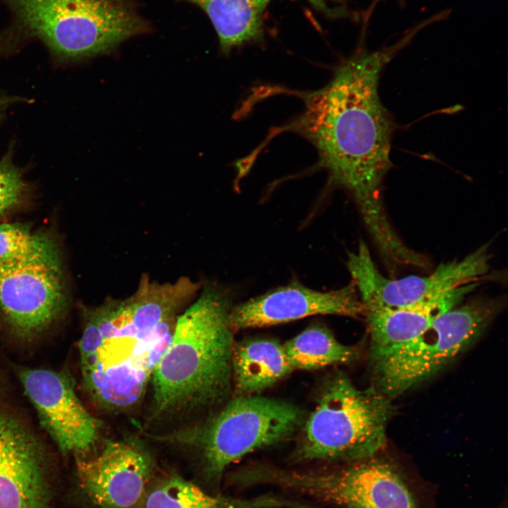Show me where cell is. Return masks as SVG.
Wrapping results in <instances>:
<instances>
[{
	"label": "cell",
	"mask_w": 508,
	"mask_h": 508,
	"mask_svg": "<svg viewBox=\"0 0 508 508\" xmlns=\"http://www.w3.org/2000/svg\"><path fill=\"white\" fill-rule=\"evenodd\" d=\"M414 39L406 30L393 44L375 51L361 49L335 69L318 90L299 93L302 113L286 129L315 147L318 166L328 181L353 198L380 253L393 252L401 239L389 222L382 188L391 169L394 125L379 95L384 68Z\"/></svg>",
	"instance_id": "1"
},
{
	"label": "cell",
	"mask_w": 508,
	"mask_h": 508,
	"mask_svg": "<svg viewBox=\"0 0 508 508\" xmlns=\"http://www.w3.org/2000/svg\"><path fill=\"white\" fill-rule=\"evenodd\" d=\"M194 296L184 277L160 283L145 274L130 296L83 306L82 381L98 406L121 412L140 402L171 342L179 315Z\"/></svg>",
	"instance_id": "2"
},
{
	"label": "cell",
	"mask_w": 508,
	"mask_h": 508,
	"mask_svg": "<svg viewBox=\"0 0 508 508\" xmlns=\"http://www.w3.org/2000/svg\"><path fill=\"white\" fill-rule=\"evenodd\" d=\"M178 316L173 338L155 368L152 418L182 416L216 406L231 388L234 332L231 293L207 283Z\"/></svg>",
	"instance_id": "3"
},
{
	"label": "cell",
	"mask_w": 508,
	"mask_h": 508,
	"mask_svg": "<svg viewBox=\"0 0 508 508\" xmlns=\"http://www.w3.org/2000/svg\"><path fill=\"white\" fill-rule=\"evenodd\" d=\"M303 418L301 410L286 401L258 394L236 396L203 421L156 439L197 452L207 480L214 484L231 464L287 439Z\"/></svg>",
	"instance_id": "4"
},
{
	"label": "cell",
	"mask_w": 508,
	"mask_h": 508,
	"mask_svg": "<svg viewBox=\"0 0 508 508\" xmlns=\"http://www.w3.org/2000/svg\"><path fill=\"white\" fill-rule=\"evenodd\" d=\"M19 23L61 60L107 53L143 32L129 0H4Z\"/></svg>",
	"instance_id": "5"
},
{
	"label": "cell",
	"mask_w": 508,
	"mask_h": 508,
	"mask_svg": "<svg viewBox=\"0 0 508 508\" xmlns=\"http://www.w3.org/2000/svg\"><path fill=\"white\" fill-rule=\"evenodd\" d=\"M392 412L389 399L374 386L361 389L337 375L305 422L297 458L353 462L375 456L385 445Z\"/></svg>",
	"instance_id": "6"
},
{
	"label": "cell",
	"mask_w": 508,
	"mask_h": 508,
	"mask_svg": "<svg viewBox=\"0 0 508 508\" xmlns=\"http://www.w3.org/2000/svg\"><path fill=\"white\" fill-rule=\"evenodd\" d=\"M501 306L481 298L454 306L418 337L370 356L373 386L390 399L430 379L478 339Z\"/></svg>",
	"instance_id": "7"
},
{
	"label": "cell",
	"mask_w": 508,
	"mask_h": 508,
	"mask_svg": "<svg viewBox=\"0 0 508 508\" xmlns=\"http://www.w3.org/2000/svg\"><path fill=\"white\" fill-rule=\"evenodd\" d=\"M256 478L260 485L298 492L340 508H419L399 470L375 456L328 471L262 466Z\"/></svg>",
	"instance_id": "8"
},
{
	"label": "cell",
	"mask_w": 508,
	"mask_h": 508,
	"mask_svg": "<svg viewBox=\"0 0 508 508\" xmlns=\"http://www.w3.org/2000/svg\"><path fill=\"white\" fill-rule=\"evenodd\" d=\"M491 242L461 260L442 263L428 276L384 277L361 241L348 255L347 267L364 308H406L448 298L461 288L478 283L488 273Z\"/></svg>",
	"instance_id": "9"
},
{
	"label": "cell",
	"mask_w": 508,
	"mask_h": 508,
	"mask_svg": "<svg viewBox=\"0 0 508 508\" xmlns=\"http://www.w3.org/2000/svg\"><path fill=\"white\" fill-rule=\"evenodd\" d=\"M68 303L61 258L0 265V311L17 336L30 339L50 327Z\"/></svg>",
	"instance_id": "10"
},
{
	"label": "cell",
	"mask_w": 508,
	"mask_h": 508,
	"mask_svg": "<svg viewBox=\"0 0 508 508\" xmlns=\"http://www.w3.org/2000/svg\"><path fill=\"white\" fill-rule=\"evenodd\" d=\"M19 377L41 425L61 452L83 454L96 446L101 422L83 405L68 373L23 368Z\"/></svg>",
	"instance_id": "11"
},
{
	"label": "cell",
	"mask_w": 508,
	"mask_h": 508,
	"mask_svg": "<svg viewBox=\"0 0 508 508\" xmlns=\"http://www.w3.org/2000/svg\"><path fill=\"white\" fill-rule=\"evenodd\" d=\"M153 464L140 442L109 440L95 457L78 461L80 483L98 508H139L147 494Z\"/></svg>",
	"instance_id": "12"
},
{
	"label": "cell",
	"mask_w": 508,
	"mask_h": 508,
	"mask_svg": "<svg viewBox=\"0 0 508 508\" xmlns=\"http://www.w3.org/2000/svg\"><path fill=\"white\" fill-rule=\"evenodd\" d=\"M364 313V306L352 282L330 291H319L292 283L233 306L229 322L236 332L289 322L315 315L358 318Z\"/></svg>",
	"instance_id": "13"
},
{
	"label": "cell",
	"mask_w": 508,
	"mask_h": 508,
	"mask_svg": "<svg viewBox=\"0 0 508 508\" xmlns=\"http://www.w3.org/2000/svg\"><path fill=\"white\" fill-rule=\"evenodd\" d=\"M43 458L35 437L0 410V508H44Z\"/></svg>",
	"instance_id": "14"
},
{
	"label": "cell",
	"mask_w": 508,
	"mask_h": 508,
	"mask_svg": "<svg viewBox=\"0 0 508 508\" xmlns=\"http://www.w3.org/2000/svg\"><path fill=\"white\" fill-rule=\"evenodd\" d=\"M201 8L210 18L223 53L262 36L264 12L271 0H184ZM329 18L346 13L340 0H308Z\"/></svg>",
	"instance_id": "15"
},
{
	"label": "cell",
	"mask_w": 508,
	"mask_h": 508,
	"mask_svg": "<svg viewBox=\"0 0 508 508\" xmlns=\"http://www.w3.org/2000/svg\"><path fill=\"white\" fill-rule=\"evenodd\" d=\"M473 288L468 285L447 299L406 308H365L370 336V356L392 349L418 337L437 316L453 308Z\"/></svg>",
	"instance_id": "16"
},
{
	"label": "cell",
	"mask_w": 508,
	"mask_h": 508,
	"mask_svg": "<svg viewBox=\"0 0 508 508\" xmlns=\"http://www.w3.org/2000/svg\"><path fill=\"white\" fill-rule=\"evenodd\" d=\"M293 370L283 345L275 340L254 339L234 344L232 382L236 396L257 395Z\"/></svg>",
	"instance_id": "17"
},
{
	"label": "cell",
	"mask_w": 508,
	"mask_h": 508,
	"mask_svg": "<svg viewBox=\"0 0 508 508\" xmlns=\"http://www.w3.org/2000/svg\"><path fill=\"white\" fill-rule=\"evenodd\" d=\"M143 506L144 508H298L299 504L294 499L272 495L251 498L212 495L174 474L146 494Z\"/></svg>",
	"instance_id": "18"
},
{
	"label": "cell",
	"mask_w": 508,
	"mask_h": 508,
	"mask_svg": "<svg viewBox=\"0 0 508 508\" xmlns=\"http://www.w3.org/2000/svg\"><path fill=\"white\" fill-rule=\"evenodd\" d=\"M282 345L294 370H316L345 363L357 356L356 349L341 343L319 325L306 328Z\"/></svg>",
	"instance_id": "19"
},
{
	"label": "cell",
	"mask_w": 508,
	"mask_h": 508,
	"mask_svg": "<svg viewBox=\"0 0 508 508\" xmlns=\"http://www.w3.org/2000/svg\"><path fill=\"white\" fill-rule=\"evenodd\" d=\"M61 258L55 239L21 223L0 224V265H12Z\"/></svg>",
	"instance_id": "20"
},
{
	"label": "cell",
	"mask_w": 508,
	"mask_h": 508,
	"mask_svg": "<svg viewBox=\"0 0 508 508\" xmlns=\"http://www.w3.org/2000/svg\"><path fill=\"white\" fill-rule=\"evenodd\" d=\"M27 190L22 171L8 152L0 159V215L18 206Z\"/></svg>",
	"instance_id": "21"
},
{
	"label": "cell",
	"mask_w": 508,
	"mask_h": 508,
	"mask_svg": "<svg viewBox=\"0 0 508 508\" xmlns=\"http://www.w3.org/2000/svg\"><path fill=\"white\" fill-rule=\"evenodd\" d=\"M18 102V97L11 96L0 87V125L6 118L8 109Z\"/></svg>",
	"instance_id": "22"
},
{
	"label": "cell",
	"mask_w": 508,
	"mask_h": 508,
	"mask_svg": "<svg viewBox=\"0 0 508 508\" xmlns=\"http://www.w3.org/2000/svg\"><path fill=\"white\" fill-rule=\"evenodd\" d=\"M499 508H507V503L504 502L503 504H502Z\"/></svg>",
	"instance_id": "23"
}]
</instances>
